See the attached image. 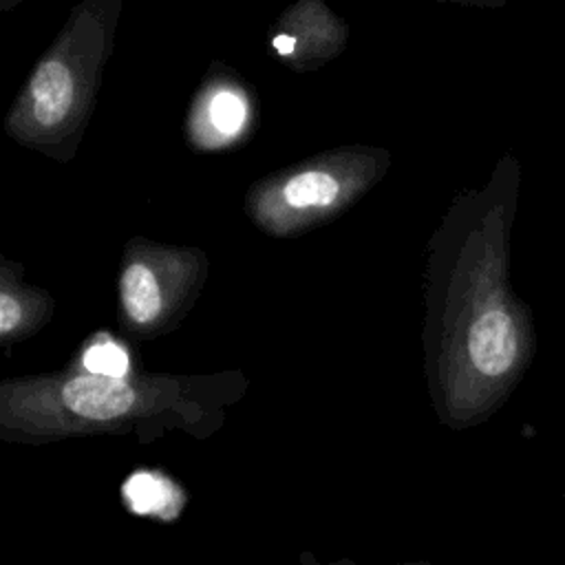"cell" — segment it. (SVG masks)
Segmentation results:
<instances>
[{
    "mask_svg": "<svg viewBox=\"0 0 565 565\" xmlns=\"http://www.w3.org/2000/svg\"><path fill=\"white\" fill-rule=\"evenodd\" d=\"M62 399L79 417L108 422L124 415L132 406L135 393L119 377L88 373L73 377L62 388Z\"/></svg>",
    "mask_w": 565,
    "mask_h": 565,
    "instance_id": "obj_1",
    "label": "cell"
},
{
    "mask_svg": "<svg viewBox=\"0 0 565 565\" xmlns=\"http://www.w3.org/2000/svg\"><path fill=\"white\" fill-rule=\"evenodd\" d=\"M33 117L42 126L60 124L73 104V77L62 62H44L31 79Z\"/></svg>",
    "mask_w": 565,
    "mask_h": 565,
    "instance_id": "obj_2",
    "label": "cell"
},
{
    "mask_svg": "<svg viewBox=\"0 0 565 565\" xmlns=\"http://www.w3.org/2000/svg\"><path fill=\"white\" fill-rule=\"evenodd\" d=\"M121 300L135 322H150L161 311V289L157 276L143 265H130L121 276Z\"/></svg>",
    "mask_w": 565,
    "mask_h": 565,
    "instance_id": "obj_3",
    "label": "cell"
},
{
    "mask_svg": "<svg viewBox=\"0 0 565 565\" xmlns=\"http://www.w3.org/2000/svg\"><path fill=\"white\" fill-rule=\"evenodd\" d=\"M282 196L291 207H322L335 201L338 181L327 172H302L285 183Z\"/></svg>",
    "mask_w": 565,
    "mask_h": 565,
    "instance_id": "obj_4",
    "label": "cell"
},
{
    "mask_svg": "<svg viewBox=\"0 0 565 565\" xmlns=\"http://www.w3.org/2000/svg\"><path fill=\"white\" fill-rule=\"evenodd\" d=\"M124 492L139 514H150L157 505L161 508L170 499V488L154 475H135L126 483Z\"/></svg>",
    "mask_w": 565,
    "mask_h": 565,
    "instance_id": "obj_5",
    "label": "cell"
},
{
    "mask_svg": "<svg viewBox=\"0 0 565 565\" xmlns=\"http://www.w3.org/2000/svg\"><path fill=\"white\" fill-rule=\"evenodd\" d=\"M84 364L93 375H106V377H119V380L128 371L126 353L113 342H102L90 347L84 355Z\"/></svg>",
    "mask_w": 565,
    "mask_h": 565,
    "instance_id": "obj_6",
    "label": "cell"
},
{
    "mask_svg": "<svg viewBox=\"0 0 565 565\" xmlns=\"http://www.w3.org/2000/svg\"><path fill=\"white\" fill-rule=\"evenodd\" d=\"M210 117H212V124L225 132V135H232L241 128L243 119H245V104L238 95L230 93V90H221L212 97V104H210Z\"/></svg>",
    "mask_w": 565,
    "mask_h": 565,
    "instance_id": "obj_7",
    "label": "cell"
},
{
    "mask_svg": "<svg viewBox=\"0 0 565 565\" xmlns=\"http://www.w3.org/2000/svg\"><path fill=\"white\" fill-rule=\"evenodd\" d=\"M18 322H20L18 302L9 294H2L0 296V331L7 335L18 327Z\"/></svg>",
    "mask_w": 565,
    "mask_h": 565,
    "instance_id": "obj_8",
    "label": "cell"
},
{
    "mask_svg": "<svg viewBox=\"0 0 565 565\" xmlns=\"http://www.w3.org/2000/svg\"><path fill=\"white\" fill-rule=\"evenodd\" d=\"M274 46H276L278 53L289 55V53L294 51V38H289V35H276V38H274Z\"/></svg>",
    "mask_w": 565,
    "mask_h": 565,
    "instance_id": "obj_9",
    "label": "cell"
},
{
    "mask_svg": "<svg viewBox=\"0 0 565 565\" xmlns=\"http://www.w3.org/2000/svg\"><path fill=\"white\" fill-rule=\"evenodd\" d=\"M305 558H302V565H355V561L353 558H340V561H331V563H316L313 558H311V554H302Z\"/></svg>",
    "mask_w": 565,
    "mask_h": 565,
    "instance_id": "obj_10",
    "label": "cell"
},
{
    "mask_svg": "<svg viewBox=\"0 0 565 565\" xmlns=\"http://www.w3.org/2000/svg\"><path fill=\"white\" fill-rule=\"evenodd\" d=\"M397 565H437V563H428V561H408V563H397Z\"/></svg>",
    "mask_w": 565,
    "mask_h": 565,
    "instance_id": "obj_11",
    "label": "cell"
},
{
    "mask_svg": "<svg viewBox=\"0 0 565 565\" xmlns=\"http://www.w3.org/2000/svg\"><path fill=\"white\" fill-rule=\"evenodd\" d=\"M563 499H565V492H563Z\"/></svg>",
    "mask_w": 565,
    "mask_h": 565,
    "instance_id": "obj_12",
    "label": "cell"
}]
</instances>
